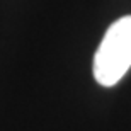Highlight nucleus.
<instances>
[{
    "instance_id": "f257e3e1",
    "label": "nucleus",
    "mask_w": 131,
    "mask_h": 131,
    "mask_svg": "<svg viewBox=\"0 0 131 131\" xmlns=\"http://www.w3.org/2000/svg\"><path fill=\"white\" fill-rule=\"evenodd\" d=\"M131 67V15L117 19L109 26L95 56L94 78L104 87H112Z\"/></svg>"
}]
</instances>
